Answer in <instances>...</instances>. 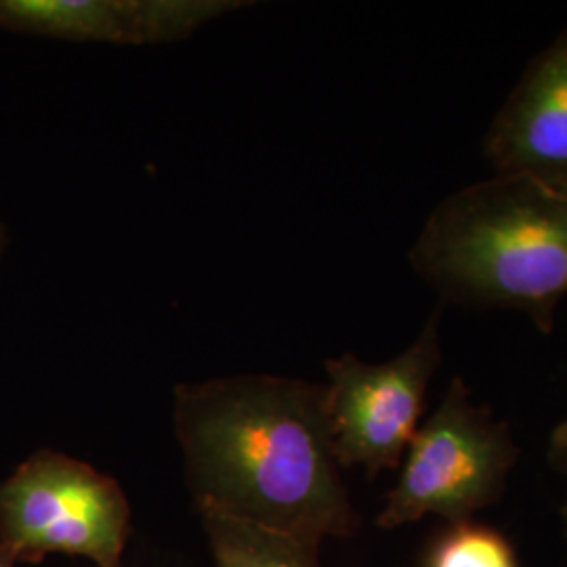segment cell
I'll return each instance as SVG.
<instances>
[{
	"mask_svg": "<svg viewBox=\"0 0 567 567\" xmlns=\"http://www.w3.org/2000/svg\"><path fill=\"white\" fill-rule=\"evenodd\" d=\"M173 421L196 508L318 545L360 529L324 385L271 374L182 383Z\"/></svg>",
	"mask_w": 567,
	"mask_h": 567,
	"instance_id": "1",
	"label": "cell"
},
{
	"mask_svg": "<svg viewBox=\"0 0 567 567\" xmlns=\"http://www.w3.org/2000/svg\"><path fill=\"white\" fill-rule=\"evenodd\" d=\"M440 305L508 309L543 334L567 295V194L522 175H494L446 196L410 248Z\"/></svg>",
	"mask_w": 567,
	"mask_h": 567,
	"instance_id": "2",
	"label": "cell"
},
{
	"mask_svg": "<svg viewBox=\"0 0 567 567\" xmlns=\"http://www.w3.org/2000/svg\"><path fill=\"white\" fill-rule=\"evenodd\" d=\"M517 461L519 446L507 421L496 419L489 405L475 404L465 379L454 377L405 450L377 526L398 529L429 515L446 524L471 522L503 501Z\"/></svg>",
	"mask_w": 567,
	"mask_h": 567,
	"instance_id": "3",
	"label": "cell"
},
{
	"mask_svg": "<svg viewBox=\"0 0 567 567\" xmlns=\"http://www.w3.org/2000/svg\"><path fill=\"white\" fill-rule=\"evenodd\" d=\"M128 532L121 484L68 454L39 450L0 484V547L16 561L70 555L118 567Z\"/></svg>",
	"mask_w": 567,
	"mask_h": 567,
	"instance_id": "4",
	"label": "cell"
},
{
	"mask_svg": "<svg viewBox=\"0 0 567 567\" xmlns=\"http://www.w3.org/2000/svg\"><path fill=\"white\" fill-rule=\"evenodd\" d=\"M442 309L437 305L419 337L386 362L370 364L353 353L326 360V412L341 468L362 466L377 477L402 465L444 360Z\"/></svg>",
	"mask_w": 567,
	"mask_h": 567,
	"instance_id": "5",
	"label": "cell"
},
{
	"mask_svg": "<svg viewBox=\"0 0 567 567\" xmlns=\"http://www.w3.org/2000/svg\"><path fill=\"white\" fill-rule=\"evenodd\" d=\"M243 0H0V28L70 42L122 47L177 42Z\"/></svg>",
	"mask_w": 567,
	"mask_h": 567,
	"instance_id": "6",
	"label": "cell"
},
{
	"mask_svg": "<svg viewBox=\"0 0 567 567\" xmlns=\"http://www.w3.org/2000/svg\"><path fill=\"white\" fill-rule=\"evenodd\" d=\"M494 175H522L567 194V25L536 53L484 137Z\"/></svg>",
	"mask_w": 567,
	"mask_h": 567,
	"instance_id": "7",
	"label": "cell"
},
{
	"mask_svg": "<svg viewBox=\"0 0 567 567\" xmlns=\"http://www.w3.org/2000/svg\"><path fill=\"white\" fill-rule=\"evenodd\" d=\"M215 567H322L318 543L196 508Z\"/></svg>",
	"mask_w": 567,
	"mask_h": 567,
	"instance_id": "8",
	"label": "cell"
},
{
	"mask_svg": "<svg viewBox=\"0 0 567 567\" xmlns=\"http://www.w3.org/2000/svg\"><path fill=\"white\" fill-rule=\"evenodd\" d=\"M423 567H519L507 536L477 522L447 524L429 545Z\"/></svg>",
	"mask_w": 567,
	"mask_h": 567,
	"instance_id": "9",
	"label": "cell"
},
{
	"mask_svg": "<svg viewBox=\"0 0 567 567\" xmlns=\"http://www.w3.org/2000/svg\"><path fill=\"white\" fill-rule=\"evenodd\" d=\"M547 463L566 484V494L561 501L559 515H561L567 538V419H564L559 425H555L548 435Z\"/></svg>",
	"mask_w": 567,
	"mask_h": 567,
	"instance_id": "10",
	"label": "cell"
},
{
	"mask_svg": "<svg viewBox=\"0 0 567 567\" xmlns=\"http://www.w3.org/2000/svg\"><path fill=\"white\" fill-rule=\"evenodd\" d=\"M0 567H16V559L0 547Z\"/></svg>",
	"mask_w": 567,
	"mask_h": 567,
	"instance_id": "11",
	"label": "cell"
},
{
	"mask_svg": "<svg viewBox=\"0 0 567 567\" xmlns=\"http://www.w3.org/2000/svg\"><path fill=\"white\" fill-rule=\"evenodd\" d=\"M7 243H9L7 229H4V225H0V257H2V252L7 250Z\"/></svg>",
	"mask_w": 567,
	"mask_h": 567,
	"instance_id": "12",
	"label": "cell"
}]
</instances>
